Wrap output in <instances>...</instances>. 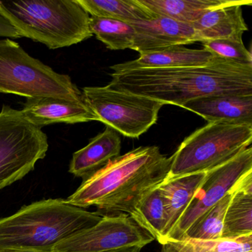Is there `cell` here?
I'll return each mask as SVG.
<instances>
[{
    "label": "cell",
    "mask_w": 252,
    "mask_h": 252,
    "mask_svg": "<svg viewBox=\"0 0 252 252\" xmlns=\"http://www.w3.org/2000/svg\"><path fill=\"white\" fill-rule=\"evenodd\" d=\"M108 86L182 107L187 101L218 94H252V65L217 57L203 66L113 72Z\"/></svg>",
    "instance_id": "1"
},
{
    "label": "cell",
    "mask_w": 252,
    "mask_h": 252,
    "mask_svg": "<svg viewBox=\"0 0 252 252\" xmlns=\"http://www.w3.org/2000/svg\"><path fill=\"white\" fill-rule=\"evenodd\" d=\"M171 163L172 156L157 146L133 149L83 181L65 201L85 209L95 206L101 217L130 215L146 194L167 179Z\"/></svg>",
    "instance_id": "2"
},
{
    "label": "cell",
    "mask_w": 252,
    "mask_h": 252,
    "mask_svg": "<svg viewBox=\"0 0 252 252\" xmlns=\"http://www.w3.org/2000/svg\"><path fill=\"white\" fill-rule=\"evenodd\" d=\"M102 217L69 204L63 199H47L23 206L0 218V251L52 252L56 245L91 228Z\"/></svg>",
    "instance_id": "3"
},
{
    "label": "cell",
    "mask_w": 252,
    "mask_h": 252,
    "mask_svg": "<svg viewBox=\"0 0 252 252\" xmlns=\"http://www.w3.org/2000/svg\"><path fill=\"white\" fill-rule=\"evenodd\" d=\"M0 14L21 37L50 49L71 46L93 36L91 17L76 0L0 1Z\"/></svg>",
    "instance_id": "4"
},
{
    "label": "cell",
    "mask_w": 252,
    "mask_h": 252,
    "mask_svg": "<svg viewBox=\"0 0 252 252\" xmlns=\"http://www.w3.org/2000/svg\"><path fill=\"white\" fill-rule=\"evenodd\" d=\"M252 126L212 122L187 137L172 156L168 178L207 172L250 147Z\"/></svg>",
    "instance_id": "5"
},
{
    "label": "cell",
    "mask_w": 252,
    "mask_h": 252,
    "mask_svg": "<svg viewBox=\"0 0 252 252\" xmlns=\"http://www.w3.org/2000/svg\"><path fill=\"white\" fill-rule=\"evenodd\" d=\"M0 93L28 98L83 99L70 76L54 71L10 39H0Z\"/></svg>",
    "instance_id": "6"
},
{
    "label": "cell",
    "mask_w": 252,
    "mask_h": 252,
    "mask_svg": "<svg viewBox=\"0 0 252 252\" xmlns=\"http://www.w3.org/2000/svg\"><path fill=\"white\" fill-rule=\"evenodd\" d=\"M48 137L21 110L4 105L0 112V190L23 179L48 150Z\"/></svg>",
    "instance_id": "7"
},
{
    "label": "cell",
    "mask_w": 252,
    "mask_h": 252,
    "mask_svg": "<svg viewBox=\"0 0 252 252\" xmlns=\"http://www.w3.org/2000/svg\"><path fill=\"white\" fill-rule=\"evenodd\" d=\"M84 101L98 121L128 138H138L157 122L163 103L105 87H87Z\"/></svg>",
    "instance_id": "8"
},
{
    "label": "cell",
    "mask_w": 252,
    "mask_h": 252,
    "mask_svg": "<svg viewBox=\"0 0 252 252\" xmlns=\"http://www.w3.org/2000/svg\"><path fill=\"white\" fill-rule=\"evenodd\" d=\"M154 237L127 214L104 216L94 226L56 245L52 252H104L129 246L144 248Z\"/></svg>",
    "instance_id": "9"
},
{
    "label": "cell",
    "mask_w": 252,
    "mask_h": 252,
    "mask_svg": "<svg viewBox=\"0 0 252 252\" xmlns=\"http://www.w3.org/2000/svg\"><path fill=\"white\" fill-rule=\"evenodd\" d=\"M252 172V148L248 147L226 163L209 171L200 188L175 228L166 237L180 240L205 212L231 192L248 173Z\"/></svg>",
    "instance_id": "10"
},
{
    "label": "cell",
    "mask_w": 252,
    "mask_h": 252,
    "mask_svg": "<svg viewBox=\"0 0 252 252\" xmlns=\"http://www.w3.org/2000/svg\"><path fill=\"white\" fill-rule=\"evenodd\" d=\"M135 29L134 51L140 55L170 47L202 42L191 25L172 19L156 17L130 23Z\"/></svg>",
    "instance_id": "11"
},
{
    "label": "cell",
    "mask_w": 252,
    "mask_h": 252,
    "mask_svg": "<svg viewBox=\"0 0 252 252\" xmlns=\"http://www.w3.org/2000/svg\"><path fill=\"white\" fill-rule=\"evenodd\" d=\"M21 111L30 123L39 128L52 124L98 121L96 115L84 99L76 101L54 97L29 98Z\"/></svg>",
    "instance_id": "12"
},
{
    "label": "cell",
    "mask_w": 252,
    "mask_h": 252,
    "mask_svg": "<svg viewBox=\"0 0 252 252\" xmlns=\"http://www.w3.org/2000/svg\"><path fill=\"white\" fill-rule=\"evenodd\" d=\"M181 107L209 123L222 122L252 126V94L208 95L187 101Z\"/></svg>",
    "instance_id": "13"
},
{
    "label": "cell",
    "mask_w": 252,
    "mask_h": 252,
    "mask_svg": "<svg viewBox=\"0 0 252 252\" xmlns=\"http://www.w3.org/2000/svg\"><path fill=\"white\" fill-rule=\"evenodd\" d=\"M252 5L251 0H231L205 12L191 26L202 43L215 39H228L243 41V33L249 30L243 16L242 6Z\"/></svg>",
    "instance_id": "14"
},
{
    "label": "cell",
    "mask_w": 252,
    "mask_h": 252,
    "mask_svg": "<svg viewBox=\"0 0 252 252\" xmlns=\"http://www.w3.org/2000/svg\"><path fill=\"white\" fill-rule=\"evenodd\" d=\"M121 149L122 139L119 133L107 126L104 131L91 139L86 147L73 155L69 172L85 181L119 157Z\"/></svg>",
    "instance_id": "15"
},
{
    "label": "cell",
    "mask_w": 252,
    "mask_h": 252,
    "mask_svg": "<svg viewBox=\"0 0 252 252\" xmlns=\"http://www.w3.org/2000/svg\"><path fill=\"white\" fill-rule=\"evenodd\" d=\"M217 57L204 48L196 50L175 46L141 54L137 60L115 64L110 69L113 72H123L138 69L194 67L209 64Z\"/></svg>",
    "instance_id": "16"
},
{
    "label": "cell",
    "mask_w": 252,
    "mask_h": 252,
    "mask_svg": "<svg viewBox=\"0 0 252 252\" xmlns=\"http://www.w3.org/2000/svg\"><path fill=\"white\" fill-rule=\"evenodd\" d=\"M207 172L191 174L175 178H168L159 186L166 209V225L163 233V242L173 230L181 216L201 187Z\"/></svg>",
    "instance_id": "17"
},
{
    "label": "cell",
    "mask_w": 252,
    "mask_h": 252,
    "mask_svg": "<svg viewBox=\"0 0 252 252\" xmlns=\"http://www.w3.org/2000/svg\"><path fill=\"white\" fill-rule=\"evenodd\" d=\"M252 235V172L237 184L227 208L221 239Z\"/></svg>",
    "instance_id": "18"
},
{
    "label": "cell",
    "mask_w": 252,
    "mask_h": 252,
    "mask_svg": "<svg viewBox=\"0 0 252 252\" xmlns=\"http://www.w3.org/2000/svg\"><path fill=\"white\" fill-rule=\"evenodd\" d=\"M157 17L172 19L192 25L209 10L231 0H138Z\"/></svg>",
    "instance_id": "19"
},
{
    "label": "cell",
    "mask_w": 252,
    "mask_h": 252,
    "mask_svg": "<svg viewBox=\"0 0 252 252\" xmlns=\"http://www.w3.org/2000/svg\"><path fill=\"white\" fill-rule=\"evenodd\" d=\"M91 17L133 23L156 18L138 0H76Z\"/></svg>",
    "instance_id": "20"
},
{
    "label": "cell",
    "mask_w": 252,
    "mask_h": 252,
    "mask_svg": "<svg viewBox=\"0 0 252 252\" xmlns=\"http://www.w3.org/2000/svg\"><path fill=\"white\" fill-rule=\"evenodd\" d=\"M158 187L141 199L130 216L161 244L166 225V209Z\"/></svg>",
    "instance_id": "21"
},
{
    "label": "cell",
    "mask_w": 252,
    "mask_h": 252,
    "mask_svg": "<svg viewBox=\"0 0 252 252\" xmlns=\"http://www.w3.org/2000/svg\"><path fill=\"white\" fill-rule=\"evenodd\" d=\"M160 252H252V235L237 239L168 240Z\"/></svg>",
    "instance_id": "22"
},
{
    "label": "cell",
    "mask_w": 252,
    "mask_h": 252,
    "mask_svg": "<svg viewBox=\"0 0 252 252\" xmlns=\"http://www.w3.org/2000/svg\"><path fill=\"white\" fill-rule=\"evenodd\" d=\"M90 29L92 34L95 35L109 49H133L135 32L129 23L91 17Z\"/></svg>",
    "instance_id": "23"
},
{
    "label": "cell",
    "mask_w": 252,
    "mask_h": 252,
    "mask_svg": "<svg viewBox=\"0 0 252 252\" xmlns=\"http://www.w3.org/2000/svg\"><path fill=\"white\" fill-rule=\"evenodd\" d=\"M234 189L222 197L218 203L214 205L198 219L196 220L194 223L186 231L182 239L221 240L224 218Z\"/></svg>",
    "instance_id": "24"
},
{
    "label": "cell",
    "mask_w": 252,
    "mask_h": 252,
    "mask_svg": "<svg viewBox=\"0 0 252 252\" xmlns=\"http://www.w3.org/2000/svg\"><path fill=\"white\" fill-rule=\"evenodd\" d=\"M204 49L215 57L229 60L241 64L252 65L250 51L243 45V41L222 39L206 41L203 42Z\"/></svg>",
    "instance_id": "25"
},
{
    "label": "cell",
    "mask_w": 252,
    "mask_h": 252,
    "mask_svg": "<svg viewBox=\"0 0 252 252\" xmlns=\"http://www.w3.org/2000/svg\"><path fill=\"white\" fill-rule=\"evenodd\" d=\"M0 36L7 37V39L8 38H12V39L21 38L18 32L1 14H0Z\"/></svg>",
    "instance_id": "26"
},
{
    "label": "cell",
    "mask_w": 252,
    "mask_h": 252,
    "mask_svg": "<svg viewBox=\"0 0 252 252\" xmlns=\"http://www.w3.org/2000/svg\"><path fill=\"white\" fill-rule=\"evenodd\" d=\"M143 248L141 246H129V247L121 248L119 249H114V250L107 251L104 252H141Z\"/></svg>",
    "instance_id": "27"
},
{
    "label": "cell",
    "mask_w": 252,
    "mask_h": 252,
    "mask_svg": "<svg viewBox=\"0 0 252 252\" xmlns=\"http://www.w3.org/2000/svg\"><path fill=\"white\" fill-rule=\"evenodd\" d=\"M0 252H2V251H0Z\"/></svg>",
    "instance_id": "28"
}]
</instances>
